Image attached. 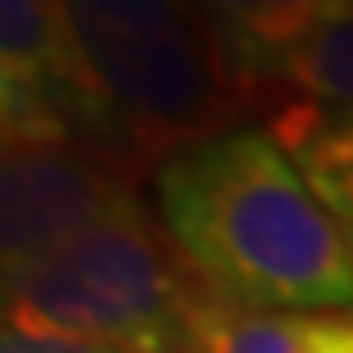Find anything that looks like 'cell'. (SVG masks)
Here are the masks:
<instances>
[{
    "instance_id": "cell-10",
    "label": "cell",
    "mask_w": 353,
    "mask_h": 353,
    "mask_svg": "<svg viewBox=\"0 0 353 353\" xmlns=\"http://www.w3.org/2000/svg\"><path fill=\"white\" fill-rule=\"evenodd\" d=\"M349 252H353V243H349Z\"/></svg>"
},
{
    "instance_id": "cell-7",
    "label": "cell",
    "mask_w": 353,
    "mask_h": 353,
    "mask_svg": "<svg viewBox=\"0 0 353 353\" xmlns=\"http://www.w3.org/2000/svg\"><path fill=\"white\" fill-rule=\"evenodd\" d=\"M330 221L353 239V115L285 110L266 129Z\"/></svg>"
},
{
    "instance_id": "cell-5",
    "label": "cell",
    "mask_w": 353,
    "mask_h": 353,
    "mask_svg": "<svg viewBox=\"0 0 353 353\" xmlns=\"http://www.w3.org/2000/svg\"><path fill=\"white\" fill-rule=\"evenodd\" d=\"M138 207L133 179L92 157H0V280Z\"/></svg>"
},
{
    "instance_id": "cell-9",
    "label": "cell",
    "mask_w": 353,
    "mask_h": 353,
    "mask_svg": "<svg viewBox=\"0 0 353 353\" xmlns=\"http://www.w3.org/2000/svg\"><path fill=\"white\" fill-rule=\"evenodd\" d=\"M0 353H115V349H97V344H69V340H41V335H23V330L0 326Z\"/></svg>"
},
{
    "instance_id": "cell-4",
    "label": "cell",
    "mask_w": 353,
    "mask_h": 353,
    "mask_svg": "<svg viewBox=\"0 0 353 353\" xmlns=\"http://www.w3.org/2000/svg\"><path fill=\"white\" fill-rule=\"evenodd\" d=\"M239 101L275 115H353V0H275L202 10Z\"/></svg>"
},
{
    "instance_id": "cell-3",
    "label": "cell",
    "mask_w": 353,
    "mask_h": 353,
    "mask_svg": "<svg viewBox=\"0 0 353 353\" xmlns=\"http://www.w3.org/2000/svg\"><path fill=\"white\" fill-rule=\"evenodd\" d=\"M207 289L143 207L101 221L0 280V326L115 353H183Z\"/></svg>"
},
{
    "instance_id": "cell-1",
    "label": "cell",
    "mask_w": 353,
    "mask_h": 353,
    "mask_svg": "<svg viewBox=\"0 0 353 353\" xmlns=\"http://www.w3.org/2000/svg\"><path fill=\"white\" fill-rule=\"evenodd\" d=\"M165 239L211 299L248 312L353 307V252L266 129H239L157 170Z\"/></svg>"
},
{
    "instance_id": "cell-2",
    "label": "cell",
    "mask_w": 353,
    "mask_h": 353,
    "mask_svg": "<svg viewBox=\"0 0 353 353\" xmlns=\"http://www.w3.org/2000/svg\"><path fill=\"white\" fill-rule=\"evenodd\" d=\"M74 41L92 157L133 179L243 124L207 14L152 0L60 5Z\"/></svg>"
},
{
    "instance_id": "cell-8",
    "label": "cell",
    "mask_w": 353,
    "mask_h": 353,
    "mask_svg": "<svg viewBox=\"0 0 353 353\" xmlns=\"http://www.w3.org/2000/svg\"><path fill=\"white\" fill-rule=\"evenodd\" d=\"M0 74L32 79V83H46V88L69 92L74 105H79V115H83V133H88L79 60H74V41H69L65 10H60V5H41V0H0Z\"/></svg>"
},
{
    "instance_id": "cell-6",
    "label": "cell",
    "mask_w": 353,
    "mask_h": 353,
    "mask_svg": "<svg viewBox=\"0 0 353 353\" xmlns=\"http://www.w3.org/2000/svg\"><path fill=\"white\" fill-rule=\"evenodd\" d=\"M183 353H353V312H248L207 294Z\"/></svg>"
}]
</instances>
